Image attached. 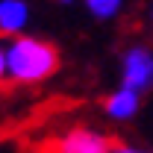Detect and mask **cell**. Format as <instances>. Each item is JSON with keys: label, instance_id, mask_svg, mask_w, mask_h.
<instances>
[{"label": "cell", "instance_id": "obj_8", "mask_svg": "<svg viewBox=\"0 0 153 153\" xmlns=\"http://www.w3.org/2000/svg\"><path fill=\"white\" fill-rule=\"evenodd\" d=\"M6 79V44H0V82Z\"/></svg>", "mask_w": 153, "mask_h": 153}, {"label": "cell", "instance_id": "obj_7", "mask_svg": "<svg viewBox=\"0 0 153 153\" xmlns=\"http://www.w3.org/2000/svg\"><path fill=\"white\" fill-rule=\"evenodd\" d=\"M109 153H153V150H147V147H133V144H112Z\"/></svg>", "mask_w": 153, "mask_h": 153}, {"label": "cell", "instance_id": "obj_1", "mask_svg": "<svg viewBox=\"0 0 153 153\" xmlns=\"http://www.w3.org/2000/svg\"><path fill=\"white\" fill-rule=\"evenodd\" d=\"M59 71V50L36 36H12L6 41V79L21 85L44 82Z\"/></svg>", "mask_w": 153, "mask_h": 153}, {"label": "cell", "instance_id": "obj_2", "mask_svg": "<svg viewBox=\"0 0 153 153\" xmlns=\"http://www.w3.org/2000/svg\"><path fill=\"white\" fill-rule=\"evenodd\" d=\"M121 85L138 94L153 88V50L144 44H133L121 56Z\"/></svg>", "mask_w": 153, "mask_h": 153}, {"label": "cell", "instance_id": "obj_4", "mask_svg": "<svg viewBox=\"0 0 153 153\" xmlns=\"http://www.w3.org/2000/svg\"><path fill=\"white\" fill-rule=\"evenodd\" d=\"M141 109V94L133 91V88H127V85H118L112 94L103 100V112L109 121H133L135 115Z\"/></svg>", "mask_w": 153, "mask_h": 153}, {"label": "cell", "instance_id": "obj_3", "mask_svg": "<svg viewBox=\"0 0 153 153\" xmlns=\"http://www.w3.org/2000/svg\"><path fill=\"white\" fill-rule=\"evenodd\" d=\"M109 138L91 127H74L62 135L59 150L62 153H109Z\"/></svg>", "mask_w": 153, "mask_h": 153}, {"label": "cell", "instance_id": "obj_6", "mask_svg": "<svg viewBox=\"0 0 153 153\" xmlns=\"http://www.w3.org/2000/svg\"><path fill=\"white\" fill-rule=\"evenodd\" d=\"M82 3H85L88 15L97 18V21H112L124 9V0H82Z\"/></svg>", "mask_w": 153, "mask_h": 153}, {"label": "cell", "instance_id": "obj_5", "mask_svg": "<svg viewBox=\"0 0 153 153\" xmlns=\"http://www.w3.org/2000/svg\"><path fill=\"white\" fill-rule=\"evenodd\" d=\"M33 21V9L27 0H0V33L21 36Z\"/></svg>", "mask_w": 153, "mask_h": 153}, {"label": "cell", "instance_id": "obj_10", "mask_svg": "<svg viewBox=\"0 0 153 153\" xmlns=\"http://www.w3.org/2000/svg\"><path fill=\"white\" fill-rule=\"evenodd\" d=\"M150 21H153V6H150Z\"/></svg>", "mask_w": 153, "mask_h": 153}, {"label": "cell", "instance_id": "obj_9", "mask_svg": "<svg viewBox=\"0 0 153 153\" xmlns=\"http://www.w3.org/2000/svg\"><path fill=\"white\" fill-rule=\"evenodd\" d=\"M56 3H65V6H71V3H76V0H56Z\"/></svg>", "mask_w": 153, "mask_h": 153}]
</instances>
